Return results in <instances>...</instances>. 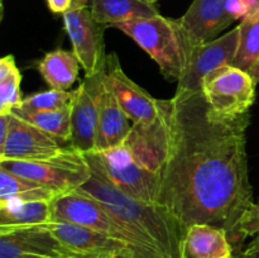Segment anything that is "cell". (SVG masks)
Returning <instances> with one entry per match:
<instances>
[{
    "label": "cell",
    "instance_id": "6da1fadb",
    "mask_svg": "<svg viewBox=\"0 0 259 258\" xmlns=\"http://www.w3.org/2000/svg\"><path fill=\"white\" fill-rule=\"evenodd\" d=\"M158 119L133 125L125 143L158 177L154 204L181 225L219 227L242 248L240 222L253 201L247 156L250 111L237 116L215 113L200 91L176 90L158 99Z\"/></svg>",
    "mask_w": 259,
    "mask_h": 258
},
{
    "label": "cell",
    "instance_id": "7a4b0ae2",
    "mask_svg": "<svg viewBox=\"0 0 259 258\" xmlns=\"http://www.w3.org/2000/svg\"><path fill=\"white\" fill-rule=\"evenodd\" d=\"M85 157L91 176L78 190L95 197L116 219L156 244L164 257L180 258L184 238L180 223L163 207L134 199L115 186L96 152L85 153Z\"/></svg>",
    "mask_w": 259,
    "mask_h": 258
},
{
    "label": "cell",
    "instance_id": "3957f363",
    "mask_svg": "<svg viewBox=\"0 0 259 258\" xmlns=\"http://www.w3.org/2000/svg\"><path fill=\"white\" fill-rule=\"evenodd\" d=\"M111 28L121 30L156 61L162 75L169 81L181 78L196 45L179 19L158 14L118 23Z\"/></svg>",
    "mask_w": 259,
    "mask_h": 258
},
{
    "label": "cell",
    "instance_id": "277c9868",
    "mask_svg": "<svg viewBox=\"0 0 259 258\" xmlns=\"http://www.w3.org/2000/svg\"><path fill=\"white\" fill-rule=\"evenodd\" d=\"M53 222H65L95 230L124 243L136 258H166L156 244L116 219L100 201L91 195L75 190L60 195L52 201Z\"/></svg>",
    "mask_w": 259,
    "mask_h": 258
},
{
    "label": "cell",
    "instance_id": "5b68a950",
    "mask_svg": "<svg viewBox=\"0 0 259 258\" xmlns=\"http://www.w3.org/2000/svg\"><path fill=\"white\" fill-rule=\"evenodd\" d=\"M0 167L37 182L40 186L65 195L89 181L91 169L85 154L72 147H62L57 154L34 161H0Z\"/></svg>",
    "mask_w": 259,
    "mask_h": 258
},
{
    "label": "cell",
    "instance_id": "8992f818",
    "mask_svg": "<svg viewBox=\"0 0 259 258\" xmlns=\"http://www.w3.org/2000/svg\"><path fill=\"white\" fill-rule=\"evenodd\" d=\"M255 88L257 82L248 71L228 65L204 78L201 93L215 113L237 116L250 111L255 101Z\"/></svg>",
    "mask_w": 259,
    "mask_h": 258
},
{
    "label": "cell",
    "instance_id": "52a82bcc",
    "mask_svg": "<svg viewBox=\"0 0 259 258\" xmlns=\"http://www.w3.org/2000/svg\"><path fill=\"white\" fill-rule=\"evenodd\" d=\"M115 186L141 201L154 204L158 192V177L137 159L131 147L124 142L115 148L96 152Z\"/></svg>",
    "mask_w": 259,
    "mask_h": 258
},
{
    "label": "cell",
    "instance_id": "ba28073f",
    "mask_svg": "<svg viewBox=\"0 0 259 258\" xmlns=\"http://www.w3.org/2000/svg\"><path fill=\"white\" fill-rule=\"evenodd\" d=\"M63 24L72 45L73 53L85 71V77L106 71L108 55L104 30L108 28L95 20L89 7L75 8L63 14Z\"/></svg>",
    "mask_w": 259,
    "mask_h": 258
},
{
    "label": "cell",
    "instance_id": "9c48e42d",
    "mask_svg": "<svg viewBox=\"0 0 259 258\" xmlns=\"http://www.w3.org/2000/svg\"><path fill=\"white\" fill-rule=\"evenodd\" d=\"M104 83L115 95L132 125L149 126L156 123L159 115L158 99L149 95L124 72L115 52L108 55Z\"/></svg>",
    "mask_w": 259,
    "mask_h": 258
},
{
    "label": "cell",
    "instance_id": "30bf717a",
    "mask_svg": "<svg viewBox=\"0 0 259 258\" xmlns=\"http://www.w3.org/2000/svg\"><path fill=\"white\" fill-rule=\"evenodd\" d=\"M239 25L222 37L196 45L184 75L177 82L179 91H200L204 78L220 67L234 65L239 48Z\"/></svg>",
    "mask_w": 259,
    "mask_h": 258
},
{
    "label": "cell",
    "instance_id": "8fae6325",
    "mask_svg": "<svg viewBox=\"0 0 259 258\" xmlns=\"http://www.w3.org/2000/svg\"><path fill=\"white\" fill-rule=\"evenodd\" d=\"M104 75L85 77L75 90L71 115L70 146L81 153L95 151L99 120V99L104 83Z\"/></svg>",
    "mask_w": 259,
    "mask_h": 258
},
{
    "label": "cell",
    "instance_id": "7c38bea8",
    "mask_svg": "<svg viewBox=\"0 0 259 258\" xmlns=\"http://www.w3.org/2000/svg\"><path fill=\"white\" fill-rule=\"evenodd\" d=\"M45 227L75 258H136L126 244L81 225L51 222Z\"/></svg>",
    "mask_w": 259,
    "mask_h": 258
},
{
    "label": "cell",
    "instance_id": "4fadbf2b",
    "mask_svg": "<svg viewBox=\"0 0 259 258\" xmlns=\"http://www.w3.org/2000/svg\"><path fill=\"white\" fill-rule=\"evenodd\" d=\"M60 142L15 114H9L7 139L0 146V161H34L57 154Z\"/></svg>",
    "mask_w": 259,
    "mask_h": 258
},
{
    "label": "cell",
    "instance_id": "5bb4252c",
    "mask_svg": "<svg viewBox=\"0 0 259 258\" xmlns=\"http://www.w3.org/2000/svg\"><path fill=\"white\" fill-rule=\"evenodd\" d=\"M23 255L73 258L72 252L61 244L45 225L0 229V258H20Z\"/></svg>",
    "mask_w": 259,
    "mask_h": 258
},
{
    "label": "cell",
    "instance_id": "9a60e30c",
    "mask_svg": "<svg viewBox=\"0 0 259 258\" xmlns=\"http://www.w3.org/2000/svg\"><path fill=\"white\" fill-rule=\"evenodd\" d=\"M229 0H194L179 22L195 45L217 39L235 22L229 10Z\"/></svg>",
    "mask_w": 259,
    "mask_h": 258
},
{
    "label": "cell",
    "instance_id": "2e32d148",
    "mask_svg": "<svg viewBox=\"0 0 259 258\" xmlns=\"http://www.w3.org/2000/svg\"><path fill=\"white\" fill-rule=\"evenodd\" d=\"M129 121L115 95L103 83L99 99L98 133L94 152L108 151L123 144L133 129Z\"/></svg>",
    "mask_w": 259,
    "mask_h": 258
},
{
    "label": "cell",
    "instance_id": "e0dca14e",
    "mask_svg": "<svg viewBox=\"0 0 259 258\" xmlns=\"http://www.w3.org/2000/svg\"><path fill=\"white\" fill-rule=\"evenodd\" d=\"M234 249L228 233L219 227L199 223L185 232L180 258H233Z\"/></svg>",
    "mask_w": 259,
    "mask_h": 258
},
{
    "label": "cell",
    "instance_id": "ac0fdd59",
    "mask_svg": "<svg viewBox=\"0 0 259 258\" xmlns=\"http://www.w3.org/2000/svg\"><path fill=\"white\" fill-rule=\"evenodd\" d=\"M89 8L96 22L106 27L159 14L154 4L146 0H90Z\"/></svg>",
    "mask_w": 259,
    "mask_h": 258
},
{
    "label": "cell",
    "instance_id": "d6986e66",
    "mask_svg": "<svg viewBox=\"0 0 259 258\" xmlns=\"http://www.w3.org/2000/svg\"><path fill=\"white\" fill-rule=\"evenodd\" d=\"M80 62L73 51L57 48L46 53L38 63V71L51 89L70 91L78 78Z\"/></svg>",
    "mask_w": 259,
    "mask_h": 258
},
{
    "label": "cell",
    "instance_id": "ffe728a7",
    "mask_svg": "<svg viewBox=\"0 0 259 258\" xmlns=\"http://www.w3.org/2000/svg\"><path fill=\"white\" fill-rule=\"evenodd\" d=\"M51 222H53L52 201L0 200V229L37 227Z\"/></svg>",
    "mask_w": 259,
    "mask_h": 258
},
{
    "label": "cell",
    "instance_id": "44dd1931",
    "mask_svg": "<svg viewBox=\"0 0 259 258\" xmlns=\"http://www.w3.org/2000/svg\"><path fill=\"white\" fill-rule=\"evenodd\" d=\"M56 192L37 182L0 167V200L3 201H53Z\"/></svg>",
    "mask_w": 259,
    "mask_h": 258
},
{
    "label": "cell",
    "instance_id": "7402d4cb",
    "mask_svg": "<svg viewBox=\"0 0 259 258\" xmlns=\"http://www.w3.org/2000/svg\"><path fill=\"white\" fill-rule=\"evenodd\" d=\"M10 113L15 114L27 123L37 126L46 134L51 136L58 142L71 141V115L72 104L66 108L55 111H38V113H25L17 108H13Z\"/></svg>",
    "mask_w": 259,
    "mask_h": 258
},
{
    "label": "cell",
    "instance_id": "603a6c76",
    "mask_svg": "<svg viewBox=\"0 0 259 258\" xmlns=\"http://www.w3.org/2000/svg\"><path fill=\"white\" fill-rule=\"evenodd\" d=\"M22 75L15 63L14 56L0 58V114H7L23 101L20 91Z\"/></svg>",
    "mask_w": 259,
    "mask_h": 258
},
{
    "label": "cell",
    "instance_id": "cb8c5ba5",
    "mask_svg": "<svg viewBox=\"0 0 259 258\" xmlns=\"http://www.w3.org/2000/svg\"><path fill=\"white\" fill-rule=\"evenodd\" d=\"M239 29V48L233 66L249 71L259 58V10L242 20Z\"/></svg>",
    "mask_w": 259,
    "mask_h": 258
},
{
    "label": "cell",
    "instance_id": "d4e9b609",
    "mask_svg": "<svg viewBox=\"0 0 259 258\" xmlns=\"http://www.w3.org/2000/svg\"><path fill=\"white\" fill-rule=\"evenodd\" d=\"M75 96V90L61 91L50 89L32 94L23 99L22 103L15 106L25 113H38V111H55L71 105Z\"/></svg>",
    "mask_w": 259,
    "mask_h": 258
},
{
    "label": "cell",
    "instance_id": "484cf974",
    "mask_svg": "<svg viewBox=\"0 0 259 258\" xmlns=\"http://www.w3.org/2000/svg\"><path fill=\"white\" fill-rule=\"evenodd\" d=\"M259 233V204H254L240 222L239 239L244 243L248 238L254 237Z\"/></svg>",
    "mask_w": 259,
    "mask_h": 258
},
{
    "label": "cell",
    "instance_id": "4316f807",
    "mask_svg": "<svg viewBox=\"0 0 259 258\" xmlns=\"http://www.w3.org/2000/svg\"><path fill=\"white\" fill-rule=\"evenodd\" d=\"M233 258H259V233L243 248L238 250V254Z\"/></svg>",
    "mask_w": 259,
    "mask_h": 258
},
{
    "label": "cell",
    "instance_id": "83f0119b",
    "mask_svg": "<svg viewBox=\"0 0 259 258\" xmlns=\"http://www.w3.org/2000/svg\"><path fill=\"white\" fill-rule=\"evenodd\" d=\"M73 0H47V7L55 14H65L72 9Z\"/></svg>",
    "mask_w": 259,
    "mask_h": 258
},
{
    "label": "cell",
    "instance_id": "f1b7e54d",
    "mask_svg": "<svg viewBox=\"0 0 259 258\" xmlns=\"http://www.w3.org/2000/svg\"><path fill=\"white\" fill-rule=\"evenodd\" d=\"M248 72L250 73V75H252V77L254 78V81L255 82H257V85L259 83V58L257 61H255L254 62V65L252 66V67H250V70L248 71Z\"/></svg>",
    "mask_w": 259,
    "mask_h": 258
},
{
    "label": "cell",
    "instance_id": "f546056e",
    "mask_svg": "<svg viewBox=\"0 0 259 258\" xmlns=\"http://www.w3.org/2000/svg\"><path fill=\"white\" fill-rule=\"evenodd\" d=\"M89 3H90V0H73L72 9H75V8L89 7Z\"/></svg>",
    "mask_w": 259,
    "mask_h": 258
},
{
    "label": "cell",
    "instance_id": "4dcf8cb0",
    "mask_svg": "<svg viewBox=\"0 0 259 258\" xmlns=\"http://www.w3.org/2000/svg\"><path fill=\"white\" fill-rule=\"evenodd\" d=\"M20 258H53V257H46V255H23Z\"/></svg>",
    "mask_w": 259,
    "mask_h": 258
},
{
    "label": "cell",
    "instance_id": "1f68e13d",
    "mask_svg": "<svg viewBox=\"0 0 259 258\" xmlns=\"http://www.w3.org/2000/svg\"><path fill=\"white\" fill-rule=\"evenodd\" d=\"M3 4H4V0H0V12H2L0 17H3V10H4V8H3Z\"/></svg>",
    "mask_w": 259,
    "mask_h": 258
},
{
    "label": "cell",
    "instance_id": "d6a6232c",
    "mask_svg": "<svg viewBox=\"0 0 259 258\" xmlns=\"http://www.w3.org/2000/svg\"><path fill=\"white\" fill-rule=\"evenodd\" d=\"M146 2L151 3V4H156V3H157V2H158V0H146Z\"/></svg>",
    "mask_w": 259,
    "mask_h": 258
}]
</instances>
